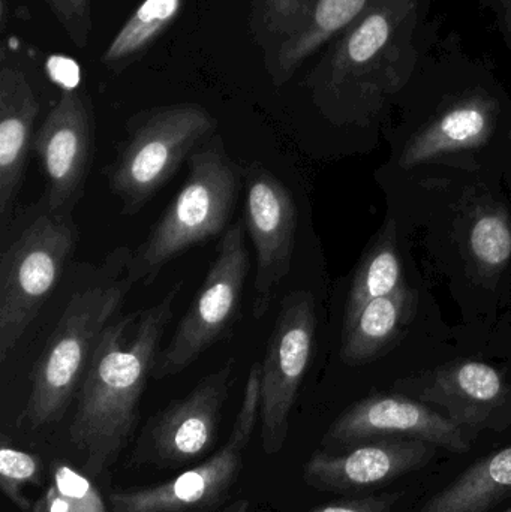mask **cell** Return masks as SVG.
Listing matches in <instances>:
<instances>
[{"label":"cell","instance_id":"6da1fadb","mask_svg":"<svg viewBox=\"0 0 511 512\" xmlns=\"http://www.w3.org/2000/svg\"><path fill=\"white\" fill-rule=\"evenodd\" d=\"M180 288L177 283L159 303L117 319L101 334L78 388L69 427V439L83 457L89 477L111 468L134 433L141 396Z\"/></svg>","mask_w":511,"mask_h":512},{"label":"cell","instance_id":"7a4b0ae2","mask_svg":"<svg viewBox=\"0 0 511 512\" xmlns=\"http://www.w3.org/2000/svg\"><path fill=\"white\" fill-rule=\"evenodd\" d=\"M417 14L419 0H371L306 78L315 104L341 117L404 86L416 60Z\"/></svg>","mask_w":511,"mask_h":512},{"label":"cell","instance_id":"3957f363","mask_svg":"<svg viewBox=\"0 0 511 512\" xmlns=\"http://www.w3.org/2000/svg\"><path fill=\"white\" fill-rule=\"evenodd\" d=\"M243 185V167L225 150L219 135L189 156V174L143 245L126 258V279L153 282L177 256L230 228Z\"/></svg>","mask_w":511,"mask_h":512},{"label":"cell","instance_id":"277c9868","mask_svg":"<svg viewBox=\"0 0 511 512\" xmlns=\"http://www.w3.org/2000/svg\"><path fill=\"white\" fill-rule=\"evenodd\" d=\"M132 285L125 277L120 282L90 286L69 300L33 364L29 399L18 417V426L41 429L65 415L83 382L101 334Z\"/></svg>","mask_w":511,"mask_h":512},{"label":"cell","instance_id":"5b68a950","mask_svg":"<svg viewBox=\"0 0 511 512\" xmlns=\"http://www.w3.org/2000/svg\"><path fill=\"white\" fill-rule=\"evenodd\" d=\"M216 128L210 111L192 102L162 105L131 117L107 170L108 186L122 203L123 215L140 212Z\"/></svg>","mask_w":511,"mask_h":512},{"label":"cell","instance_id":"8992f818","mask_svg":"<svg viewBox=\"0 0 511 512\" xmlns=\"http://www.w3.org/2000/svg\"><path fill=\"white\" fill-rule=\"evenodd\" d=\"M77 245L71 215L45 212L0 259V361L15 351L62 279Z\"/></svg>","mask_w":511,"mask_h":512},{"label":"cell","instance_id":"52a82bcc","mask_svg":"<svg viewBox=\"0 0 511 512\" xmlns=\"http://www.w3.org/2000/svg\"><path fill=\"white\" fill-rule=\"evenodd\" d=\"M245 222L230 225L219 243L200 291L177 325L170 343L159 352L152 378L164 379L185 372L204 352L221 342L240 318L248 279L249 252Z\"/></svg>","mask_w":511,"mask_h":512},{"label":"cell","instance_id":"ba28073f","mask_svg":"<svg viewBox=\"0 0 511 512\" xmlns=\"http://www.w3.org/2000/svg\"><path fill=\"white\" fill-rule=\"evenodd\" d=\"M371 0H251L249 32L264 71L281 87L318 50L335 41Z\"/></svg>","mask_w":511,"mask_h":512},{"label":"cell","instance_id":"9c48e42d","mask_svg":"<svg viewBox=\"0 0 511 512\" xmlns=\"http://www.w3.org/2000/svg\"><path fill=\"white\" fill-rule=\"evenodd\" d=\"M261 364H252L242 405L227 444L210 459L158 486L117 490L111 512H207L230 493L243 468L246 448L260 420Z\"/></svg>","mask_w":511,"mask_h":512},{"label":"cell","instance_id":"30bf717a","mask_svg":"<svg viewBox=\"0 0 511 512\" xmlns=\"http://www.w3.org/2000/svg\"><path fill=\"white\" fill-rule=\"evenodd\" d=\"M314 298L294 291L284 298L261 364L260 421L264 453L278 454L287 441L291 411L314 351Z\"/></svg>","mask_w":511,"mask_h":512},{"label":"cell","instance_id":"8fae6325","mask_svg":"<svg viewBox=\"0 0 511 512\" xmlns=\"http://www.w3.org/2000/svg\"><path fill=\"white\" fill-rule=\"evenodd\" d=\"M246 233L257 256L254 316L269 312L276 291L291 270L297 233V207L290 189L260 162L243 165Z\"/></svg>","mask_w":511,"mask_h":512},{"label":"cell","instance_id":"7c38bea8","mask_svg":"<svg viewBox=\"0 0 511 512\" xmlns=\"http://www.w3.org/2000/svg\"><path fill=\"white\" fill-rule=\"evenodd\" d=\"M45 174L47 212L71 215L95 153V116L86 93L63 90L33 141Z\"/></svg>","mask_w":511,"mask_h":512},{"label":"cell","instance_id":"4fadbf2b","mask_svg":"<svg viewBox=\"0 0 511 512\" xmlns=\"http://www.w3.org/2000/svg\"><path fill=\"white\" fill-rule=\"evenodd\" d=\"M234 366L236 361L231 358L221 369L201 379L188 396L156 415L138 442V459L174 468L209 451L218 438L222 409L233 385Z\"/></svg>","mask_w":511,"mask_h":512},{"label":"cell","instance_id":"5bb4252c","mask_svg":"<svg viewBox=\"0 0 511 512\" xmlns=\"http://www.w3.org/2000/svg\"><path fill=\"white\" fill-rule=\"evenodd\" d=\"M378 438L422 439L450 453L465 454L471 450L473 433L413 397L374 394L339 415L323 442L348 450Z\"/></svg>","mask_w":511,"mask_h":512},{"label":"cell","instance_id":"9a60e30c","mask_svg":"<svg viewBox=\"0 0 511 512\" xmlns=\"http://www.w3.org/2000/svg\"><path fill=\"white\" fill-rule=\"evenodd\" d=\"M396 387L419 402L440 406L468 432H504L511 426V387L489 364L461 361L405 379Z\"/></svg>","mask_w":511,"mask_h":512},{"label":"cell","instance_id":"2e32d148","mask_svg":"<svg viewBox=\"0 0 511 512\" xmlns=\"http://www.w3.org/2000/svg\"><path fill=\"white\" fill-rule=\"evenodd\" d=\"M437 450L422 439L378 438L345 453L317 451L303 468V480L318 492H369L425 468Z\"/></svg>","mask_w":511,"mask_h":512},{"label":"cell","instance_id":"e0dca14e","mask_svg":"<svg viewBox=\"0 0 511 512\" xmlns=\"http://www.w3.org/2000/svg\"><path fill=\"white\" fill-rule=\"evenodd\" d=\"M39 101L27 75L18 66L0 69V219L8 222L26 176L35 141Z\"/></svg>","mask_w":511,"mask_h":512},{"label":"cell","instance_id":"ac0fdd59","mask_svg":"<svg viewBox=\"0 0 511 512\" xmlns=\"http://www.w3.org/2000/svg\"><path fill=\"white\" fill-rule=\"evenodd\" d=\"M497 116V101L485 93L458 99L407 144L402 167H416L447 153L480 146L491 135Z\"/></svg>","mask_w":511,"mask_h":512},{"label":"cell","instance_id":"d6986e66","mask_svg":"<svg viewBox=\"0 0 511 512\" xmlns=\"http://www.w3.org/2000/svg\"><path fill=\"white\" fill-rule=\"evenodd\" d=\"M511 501V445L482 457L417 512H494Z\"/></svg>","mask_w":511,"mask_h":512},{"label":"cell","instance_id":"ffe728a7","mask_svg":"<svg viewBox=\"0 0 511 512\" xmlns=\"http://www.w3.org/2000/svg\"><path fill=\"white\" fill-rule=\"evenodd\" d=\"M185 0H143L101 56V63L114 74L138 62L164 35L182 12Z\"/></svg>","mask_w":511,"mask_h":512},{"label":"cell","instance_id":"44dd1931","mask_svg":"<svg viewBox=\"0 0 511 512\" xmlns=\"http://www.w3.org/2000/svg\"><path fill=\"white\" fill-rule=\"evenodd\" d=\"M410 306V292L402 286L393 294L371 301L345 331L342 360L362 364L372 360L396 336Z\"/></svg>","mask_w":511,"mask_h":512},{"label":"cell","instance_id":"7402d4cb","mask_svg":"<svg viewBox=\"0 0 511 512\" xmlns=\"http://www.w3.org/2000/svg\"><path fill=\"white\" fill-rule=\"evenodd\" d=\"M402 286V262L396 251L395 234L390 231L357 270L347 301L344 333L371 301L393 294Z\"/></svg>","mask_w":511,"mask_h":512},{"label":"cell","instance_id":"603a6c76","mask_svg":"<svg viewBox=\"0 0 511 512\" xmlns=\"http://www.w3.org/2000/svg\"><path fill=\"white\" fill-rule=\"evenodd\" d=\"M470 251L483 270L503 268L511 258V227L503 210H483L471 225Z\"/></svg>","mask_w":511,"mask_h":512},{"label":"cell","instance_id":"cb8c5ba5","mask_svg":"<svg viewBox=\"0 0 511 512\" xmlns=\"http://www.w3.org/2000/svg\"><path fill=\"white\" fill-rule=\"evenodd\" d=\"M41 463L33 454L9 447L0 448V489L21 512L32 511L33 505L24 496V487L39 483Z\"/></svg>","mask_w":511,"mask_h":512},{"label":"cell","instance_id":"d4e9b609","mask_svg":"<svg viewBox=\"0 0 511 512\" xmlns=\"http://www.w3.org/2000/svg\"><path fill=\"white\" fill-rule=\"evenodd\" d=\"M51 484L66 502L68 512H108L95 484L68 463L51 465Z\"/></svg>","mask_w":511,"mask_h":512},{"label":"cell","instance_id":"484cf974","mask_svg":"<svg viewBox=\"0 0 511 512\" xmlns=\"http://www.w3.org/2000/svg\"><path fill=\"white\" fill-rule=\"evenodd\" d=\"M72 44L86 48L93 29L92 0H44Z\"/></svg>","mask_w":511,"mask_h":512},{"label":"cell","instance_id":"4316f807","mask_svg":"<svg viewBox=\"0 0 511 512\" xmlns=\"http://www.w3.org/2000/svg\"><path fill=\"white\" fill-rule=\"evenodd\" d=\"M401 498V493H380L365 498L330 502L309 512H390Z\"/></svg>","mask_w":511,"mask_h":512},{"label":"cell","instance_id":"83f0119b","mask_svg":"<svg viewBox=\"0 0 511 512\" xmlns=\"http://www.w3.org/2000/svg\"><path fill=\"white\" fill-rule=\"evenodd\" d=\"M485 2L495 15L498 27L511 48V0H485Z\"/></svg>","mask_w":511,"mask_h":512},{"label":"cell","instance_id":"f1b7e54d","mask_svg":"<svg viewBox=\"0 0 511 512\" xmlns=\"http://www.w3.org/2000/svg\"><path fill=\"white\" fill-rule=\"evenodd\" d=\"M30 512H68V510H66V502L63 501L56 487L50 484L44 495L33 504Z\"/></svg>","mask_w":511,"mask_h":512},{"label":"cell","instance_id":"f546056e","mask_svg":"<svg viewBox=\"0 0 511 512\" xmlns=\"http://www.w3.org/2000/svg\"><path fill=\"white\" fill-rule=\"evenodd\" d=\"M219 512H251L248 501H234L233 504L227 505L224 510Z\"/></svg>","mask_w":511,"mask_h":512},{"label":"cell","instance_id":"4dcf8cb0","mask_svg":"<svg viewBox=\"0 0 511 512\" xmlns=\"http://www.w3.org/2000/svg\"><path fill=\"white\" fill-rule=\"evenodd\" d=\"M497 512H511V504H510V505H507V507H506V508H504V510L497 511Z\"/></svg>","mask_w":511,"mask_h":512}]
</instances>
